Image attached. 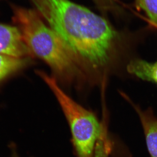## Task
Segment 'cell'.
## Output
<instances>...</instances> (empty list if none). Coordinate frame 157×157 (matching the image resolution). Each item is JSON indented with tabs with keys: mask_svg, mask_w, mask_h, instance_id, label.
<instances>
[{
	"mask_svg": "<svg viewBox=\"0 0 157 157\" xmlns=\"http://www.w3.org/2000/svg\"><path fill=\"white\" fill-rule=\"evenodd\" d=\"M95 1L100 6H105L106 5V2H107L108 0H95Z\"/></svg>",
	"mask_w": 157,
	"mask_h": 157,
	"instance_id": "10",
	"label": "cell"
},
{
	"mask_svg": "<svg viewBox=\"0 0 157 157\" xmlns=\"http://www.w3.org/2000/svg\"><path fill=\"white\" fill-rule=\"evenodd\" d=\"M128 70L138 78L157 83V61L150 63L143 60H135L129 63Z\"/></svg>",
	"mask_w": 157,
	"mask_h": 157,
	"instance_id": "6",
	"label": "cell"
},
{
	"mask_svg": "<svg viewBox=\"0 0 157 157\" xmlns=\"http://www.w3.org/2000/svg\"><path fill=\"white\" fill-rule=\"evenodd\" d=\"M151 157H157V117L150 109L143 110L135 106Z\"/></svg>",
	"mask_w": 157,
	"mask_h": 157,
	"instance_id": "5",
	"label": "cell"
},
{
	"mask_svg": "<svg viewBox=\"0 0 157 157\" xmlns=\"http://www.w3.org/2000/svg\"><path fill=\"white\" fill-rule=\"evenodd\" d=\"M152 22L157 25V0H136Z\"/></svg>",
	"mask_w": 157,
	"mask_h": 157,
	"instance_id": "8",
	"label": "cell"
},
{
	"mask_svg": "<svg viewBox=\"0 0 157 157\" xmlns=\"http://www.w3.org/2000/svg\"><path fill=\"white\" fill-rule=\"evenodd\" d=\"M14 11V22L31 52L65 81L72 82L80 77L81 62L35 11L18 8Z\"/></svg>",
	"mask_w": 157,
	"mask_h": 157,
	"instance_id": "2",
	"label": "cell"
},
{
	"mask_svg": "<svg viewBox=\"0 0 157 157\" xmlns=\"http://www.w3.org/2000/svg\"><path fill=\"white\" fill-rule=\"evenodd\" d=\"M28 59L14 57L0 54V81L24 67Z\"/></svg>",
	"mask_w": 157,
	"mask_h": 157,
	"instance_id": "7",
	"label": "cell"
},
{
	"mask_svg": "<svg viewBox=\"0 0 157 157\" xmlns=\"http://www.w3.org/2000/svg\"><path fill=\"white\" fill-rule=\"evenodd\" d=\"M31 53L17 28L0 24V54L28 58Z\"/></svg>",
	"mask_w": 157,
	"mask_h": 157,
	"instance_id": "4",
	"label": "cell"
},
{
	"mask_svg": "<svg viewBox=\"0 0 157 157\" xmlns=\"http://www.w3.org/2000/svg\"><path fill=\"white\" fill-rule=\"evenodd\" d=\"M39 75L52 91L70 126L77 157H94L103 129L96 115L76 103L61 88L54 77L43 72Z\"/></svg>",
	"mask_w": 157,
	"mask_h": 157,
	"instance_id": "3",
	"label": "cell"
},
{
	"mask_svg": "<svg viewBox=\"0 0 157 157\" xmlns=\"http://www.w3.org/2000/svg\"><path fill=\"white\" fill-rule=\"evenodd\" d=\"M42 17L80 62L95 70L111 58L116 32L107 21L70 0H32Z\"/></svg>",
	"mask_w": 157,
	"mask_h": 157,
	"instance_id": "1",
	"label": "cell"
},
{
	"mask_svg": "<svg viewBox=\"0 0 157 157\" xmlns=\"http://www.w3.org/2000/svg\"><path fill=\"white\" fill-rule=\"evenodd\" d=\"M110 151L104 146H99L96 148L94 157H109Z\"/></svg>",
	"mask_w": 157,
	"mask_h": 157,
	"instance_id": "9",
	"label": "cell"
}]
</instances>
